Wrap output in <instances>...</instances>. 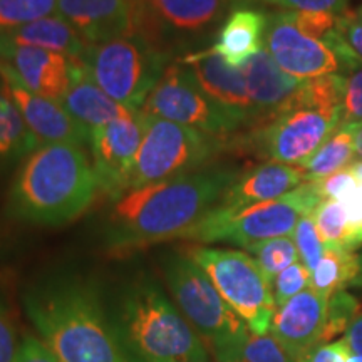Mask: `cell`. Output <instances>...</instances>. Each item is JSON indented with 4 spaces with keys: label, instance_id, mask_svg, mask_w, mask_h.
Segmentation results:
<instances>
[{
    "label": "cell",
    "instance_id": "obj_1",
    "mask_svg": "<svg viewBox=\"0 0 362 362\" xmlns=\"http://www.w3.org/2000/svg\"><path fill=\"white\" fill-rule=\"evenodd\" d=\"M238 175L226 166H205L123 194L106 216L104 243L112 252H129L185 238L221 200Z\"/></svg>",
    "mask_w": 362,
    "mask_h": 362
},
{
    "label": "cell",
    "instance_id": "obj_2",
    "mask_svg": "<svg viewBox=\"0 0 362 362\" xmlns=\"http://www.w3.org/2000/svg\"><path fill=\"white\" fill-rule=\"evenodd\" d=\"M24 307L40 342L61 362H129L89 277L49 275L24 293Z\"/></svg>",
    "mask_w": 362,
    "mask_h": 362
},
{
    "label": "cell",
    "instance_id": "obj_3",
    "mask_svg": "<svg viewBox=\"0 0 362 362\" xmlns=\"http://www.w3.org/2000/svg\"><path fill=\"white\" fill-rule=\"evenodd\" d=\"M96 193V173L84 148L39 144L13 176L7 214L33 225H64L83 215Z\"/></svg>",
    "mask_w": 362,
    "mask_h": 362
},
{
    "label": "cell",
    "instance_id": "obj_4",
    "mask_svg": "<svg viewBox=\"0 0 362 362\" xmlns=\"http://www.w3.org/2000/svg\"><path fill=\"white\" fill-rule=\"evenodd\" d=\"M110 315L129 362H210L200 336L146 275L126 285Z\"/></svg>",
    "mask_w": 362,
    "mask_h": 362
},
{
    "label": "cell",
    "instance_id": "obj_5",
    "mask_svg": "<svg viewBox=\"0 0 362 362\" xmlns=\"http://www.w3.org/2000/svg\"><path fill=\"white\" fill-rule=\"evenodd\" d=\"M161 272L178 310L210 347L216 362H228L250 336L247 324L187 253L163 257Z\"/></svg>",
    "mask_w": 362,
    "mask_h": 362
},
{
    "label": "cell",
    "instance_id": "obj_6",
    "mask_svg": "<svg viewBox=\"0 0 362 362\" xmlns=\"http://www.w3.org/2000/svg\"><path fill=\"white\" fill-rule=\"evenodd\" d=\"M322 198L309 180L275 200L243 208H225L216 203L185 238L202 243L225 242L248 248L265 240L292 235L298 220L314 214Z\"/></svg>",
    "mask_w": 362,
    "mask_h": 362
},
{
    "label": "cell",
    "instance_id": "obj_7",
    "mask_svg": "<svg viewBox=\"0 0 362 362\" xmlns=\"http://www.w3.org/2000/svg\"><path fill=\"white\" fill-rule=\"evenodd\" d=\"M171 52L141 34L88 44L79 61L107 96L141 112L144 103L170 66Z\"/></svg>",
    "mask_w": 362,
    "mask_h": 362
},
{
    "label": "cell",
    "instance_id": "obj_8",
    "mask_svg": "<svg viewBox=\"0 0 362 362\" xmlns=\"http://www.w3.org/2000/svg\"><path fill=\"white\" fill-rule=\"evenodd\" d=\"M141 116L144 134L128 193L205 168L223 148V141L216 136L156 116Z\"/></svg>",
    "mask_w": 362,
    "mask_h": 362
},
{
    "label": "cell",
    "instance_id": "obj_9",
    "mask_svg": "<svg viewBox=\"0 0 362 362\" xmlns=\"http://www.w3.org/2000/svg\"><path fill=\"white\" fill-rule=\"evenodd\" d=\"M187 255L208 275L225 302L255 336L270 332L277 304L253 257L228 248L192 247Z\"/></svg>",
    "mask_w": 362,
    "mask_h": 362
},
{
    "label": "cell",
    "instance_id": "obj_10",
    "mask_svg": "<svg viewBox=\"0 0 362 362\" xmlns=\"http://www.w3.org/2000/svg\"><path fill=\"white\" fill-rule=\"evenodd\" d=\"M141 115L189 126L210 136H226L248 124L242 116L211 101L181 62H173L144 103Z\"/></svg>",
    "mask_w": 362,
    "mask_h": 362
},
{
    "label": "cell",
    "instance_id": "obj_11",
    "mask_svg": "<svg viewBox=\"0 0 362 362\" xmlns=\"http://www.w3.org/2000/svg\"><path fill=\"white\" fill-rule=\"evenodd\" d=\"M342 119V106L288 107L269 117L257 129L253 143L270 161L300 166L327 141Z\"/></svg>",
    "mask_w": 362,
    "mask_h": 362
},
{
    "label": "cell",
    "instance_id": "obj_12",
    "mask_svg": "<svg viewBox=\"0 0 362 362\" xmlns=\"http://www.w3.org/2000/svg\"><path fill=\"white\" fill-rule=\"evenodd\" d=\"M226 7V0H139L138 34L171 52L210 33Z\"/></svg>",
    "mask_w": 362,
    "mask_h": 362
},
{
    "label": "cell",
    "instance_id": "obj_13",
    "mask_svg": "<svg viewBox=\"0 0 362 362\" xmlns=\"http://www.w3.org/2000/svg\"><path fill=\"white\" fill-rule=\"evenodd\" d=\"M144 121L141 112L111 121L90 131L89 148L96 173L98 193L119 200L129 189L136 156L141 146Z\"/></svg>",
    "mask_w": 362,
    "mask_h": 362
},
{
    "label": "cell",
    "instance_id": "obj_14",
    "mask_svg": "<svg viewBox=\"0 0 362 362\" xmlns=\"http://www.w3.org/2000/svg\"><path fill=\"white\" fill-rule=\"evenodd\" d=\"M264 45L280 69L298 81L342 74L336 54L322 40L300 33L288 11L270 13Z\"/></svg>",
    "mask_w": 362,
    "mask_h": 362
},
{
    "label": "cell",
    "instance_id": "obj_15",
    "mask_svg": "<svg viewBox=\"0 0 362 362\" xmlns=\"http://www.w3.org/2000/svg\"><path fill=\"white\" fill-rule=\"evenodd\" d=\"M0 79L39 143H64L79 148L89 146V131L79 124L57 101L27 89L17 78L12 66L6 61H0Z\"/></svg>",
    "mask_w": 362,
    "mask_h": 362
},
{
    "label": "cell",
    "instance_id": "obj_16",
    "mask_svg": "<svg viewBox=\"0 0 362 362\" xmlns=\"http://www.w3.org/2000/svg\"><path fill=\"white\" fill-rule=\"evenodd\" d=\"M56 13L86 44L138 34L139 0H57Z\"/></svg>",
    "mask_w": 362,
    "mask_h": 362
},
{
    "label": "cell",
    "instance_id": "obj_17",
    "mask_svg": "<svg viewBox=\"0 0 362 362\" xmlns=\"http://www.w3.org/2000/svg\"><path fill=\"white\" fill-rule=\"evenodd\" d=\"M180 62L188 67L193 79L211 101L242 116L247 123L259 119L242 67L230 66L211 47L188 54Z\"/></svg>",
    "mask_w": 362,
    "mask_h": 362
},
{
    "label": "cell",
    "instance_id": "obj_18",
    "mask_svg": "<svg viewBox=\"0 0 362 362\" xmlns=\"http://www.w3.org/2000/svg\"><path fill=\"white\" fill-rule=\"evenodd\" d=\"M327 305V298L307 288L275 310L270 334L296 362L322 341Z\"/></svg>",
    "mask_w": 362,
    "mask_h": 362
},
{
    "label": "cell",
    "instance_id": "obj_19",
    "mask_svg": "<svg viewBox=\"0 0 362 362\" xmlns=\"http://www.w3.org/2000/svg\"><path fill=\"white\" fill-rule=\"evenodd\" d=\"M64 110L83 124L86 129L94 131L99 126H104L119 117H128L139 112L129 111L128 107L121 106L115 99L107 96L104 90L90 78L79 59H71L69 69V86L59 101Z\"/></svg>",
    "mask_w": 362,
    "mask_h": 362
},
{
    "label": "cell",
    "instance_id": "obj_20",
    "mask_svg": "<svg viewBox=\"0 0 362 362\" xmlns=\"http://www.w3.org/2000/svg\"><path fill=\"white\" fill-rule=\"evenodd\" d=\"M309 181L300 166L267 161L264 165L240 173L223 193L220 206L243 208L253 203L275 200Z\"/></svg>",
    "mask_w": 362,
    "mask_h": 362
},
{
    "label": "cell",
    "instance_id": "obj_21",
    "mask_svg": "<svg viewBox=\"0 0 362 362\" xmlns=\"http://www.w3.org/2000/svg\"><path fill=\"white\" fill-rule=\"evenodd\" d=\"M17 78L35 94L61 101L69 86L71 59L45 49L13 45L7 61Z\"/></svg>",
    "mask_w": 362,
    "mask_h": 362
},
{
    "label": "cell",
    "instance_id": "obj_22",
    "mask_svg": "<svg viewBox=\"0 0 362 362\" xmlns=\"http://www.w3.org/2000/svg\"><path fill=\"white\" fill-rule=\"evenodd\" d=\"M242 71L247 81L248 94L259 112V119L264 116L272 117L277 115L285 104L296 96L304 83L280 69L265 45L248 59L242 66Z\"/></svg>",
    "mask_w": 362,
    "mask_h": 362
},
{
    "label": "cell",
    "instance_id": "obj_23",
    "mask_svg": "<svg viewBox=\"0 0 362 362\" xmlns=\"http://www.w3.org/2000/svg\"><path fill=\"white\" fill-rule=\"evenodd\" d=\"M269 16L252 7H237L226 17L211 49L230 66L242 67L264 47Z\"/></svg>",
    "mask_w": 362,
    "mask_h": 362
},
{
    "label": "cell",
    "instance_id": "obj_24",
    "mask_svg": "<svg viewBox=\"0 0 362 362\" xmlns=\"http://www.w3.org/2000/svg\"><path fill=\"white\" fill-rule=\"evenodd\" d=\"M6 35L13 45L45 49V51L62 54L69 59H81L88 45L76 33L74 27L57 13L7 30Z\"/></svg>",
    "mask_w": 362,
    "mask_h": 362
},
{
    "label": "cell",
    "instance_id": "obj_25",
    "mask_svg": "<svg viewBox=\"0 0 362 362\" xmlns=\"http://www.w3.org/2000/svg\"><path fill=\"white\" fill-rule=\"evenodd\" d=\"M39 144L6 86L0 83V175L24 161Z\"/></svg>",
    "mask_w": 362,
    "mask_h": 362
},
{
    "label": "cell",
    "instance_id": "obj_26",
    "mask_svg": "<svg viewBox=\"0 0 362 362\" xmlns=\"http://www.w3.org/2000/svg\"><path fill=\"white\" fill-rule=\"evenodd\" d=\"M354 133V123L342 121L327 141L300 165V168L307 173V178L320 180L347 168L356 155Z\"/></svg>",
    "mask_w": 362,
    "mask_h": 362
},
{
    "label": "cell",
    "instance_id": "obj_27",
    "mask_svg": "<svg viewBox=\"0 0 362 362\" xmlns=\"http://www.w3.org/2000/svg\"><path fill=\"white\" fill-rule=\"evenodd\" d=\"M359 255L337 247H325L324 257L312 272L310 288L329 298L349 285H354L359 275Z\"/></svg>",
    "mask_w": 362,
    "mask_h": 362
},
{
    "label": "cell",
    "instance_id": "obj_28",
    "mask_svg": "<svg viewBox=\"0 0 362 362\" xmlns=\"http://www.w3.org/2000/svg\"><path fill=\"white\" fill-rule=\"evenodd\" d=\"M314 221L325 247L354 252L362 245V225H352L339 200H324L315 208Z\"/></svg>",
    "mask_w": 362,
    "mask_h": 362
},
{
    "label": "cell",
    "instance_id": "obj_29",
    "mask_svg": "<svg viewBox=\"0 0 362 362\" xmlns=\"http://www.w3.org/2000/svg\"><path fill=\"white\" fill-rule=\"evenodd\" d=\"M248 252L252 253L257 265L260 267L262 274L272 284L279 274H282L285 269L297 264L298 262V250L293 238L288 237H277L259 242L255 245L248 247Z\"/></svg>",
    "mask_w": 362,
    "mask_h": 362
},
{
    "label": "cell",
    "instance_id": "obj_30",
    "mask_svg": "<svg viewBox=\"0 0 362 362\" xmlns=\"http://www.w3.org/2000/svg\"><path fill=\"white\" fill-rule=\"evenodd\" d=\"M57 12V0H0V33L17 29Z\"/></svg>",
    "mask_w": 362,
    "mask_h": 362
},
{
    "label": "cell",
    "instance_id": "obj_31",
    "mask_svg": "<svg viewBox=\"0 0 362 362\" xmlns=\"http://www.w3.org/2000/svg\"><path fill=\"white\" fill-rule=\"evenodd\" d=\"M361 304L359 300L346 291H339L329 298L327 305V319H325V327L322 332V341L320 344L330 341L339 334H346L351 327L354 319L359 315Z\"/></svg>",
    "mask_w": 362,
    "mask_h": 362
},
{
    "label": "cell",
    "instance_id": "obj_32",
    "mask_svg": "<svg viewBox=\"0 0 362 362\" xmlns=\"http://www.w3.org/2000/svg\"><path fill=\"white\" fill-rule=\"evenodd\" d=\"M228 362H296L272 334L255 336L250 332L243 346Z\"/></svg>",
    "mask_w": 362,
    "mask_h": 362
},
{
    "label": "cell",
    "instance_id": "obj_33",
    "mask_svg": "<svg viewBox=\"0 0 362 362\" xmlns=\"http://www.w3.org/2000/svg\"><path fill=\"white\" fill-rule=\"evenodd\" d=\"M293 242L298 250V259L310 272L319 265L320 259L324 257L325 245L320 238L319 232L312 215H304L293 230Z\"/></svg>",
    "mask_w": 362,
    "mask_h": 362
},
{
    "label": "cell",
    "instance_id": "obj_34",
    "mask_svg": "<svg viewBox=\"0 0 362 362\" xmlns=\"http://www.w3.org/2000/svg\"><path fill=\"white\" fill-rule=\"evenodd\" d=\"M310 280L312 272L302 262H297V264L285 269L272 282V292H274L275 304H277V307L284 305L292 297L310 288Z\"/></svg>",
    "mask_w": 362,
    "mask_h": 362
},
{
    "label": "cell",
    "instance_id": "obj_35",
    "mask_svg": "<svg viewBox=\"0 0 362 362\" xmlns=\"http://www.w3.org/2000/svg\"><path fill=\"white\" fill-rule=\"evenodd\" d=\"M288 16L300 33L309 37L322 40L329 30L336 29L337 16L332 12H315V11H288Z\"/></svg>",
    "mask_w": 362,
    "mask_h": 362
},
{
    "label": "cell",
    "instance_id": "obj_36",
    "mask_svg": "<svg viewBox=\"0 0 362 362\" xmlns=\"http://www.w3.org/2000/svg\"><path fill=\"white\" fill-rule=\"evenodd\" d=\"M344 119L347 123H362V66L346 76L342 99Z\"/></svg>",
    "mask_w": 362,
    "mask_h": 362
},
{
    "label": "cell",
    "instance_id": "obj_37",
    "mask_svg": "<svg viewBox=\"0 0 362 362\" xmlns=\"http://www.w3.org/2000/svg\"><path fill=\"white\" fill-rule=\"evenodd\" d=\"M319 193V197L324 200H339L341 202L349 189L356 187V178L352 176L349 168H344L337 173H332L325 178L310 180Z\"/></svg>",
    "mask_w": 362,
    "mask_h": 362
},
{
    "label": "cell",
    "instance_id": "obj_38",
    "mask_svg": "<svg viewBox=\"0 0 362 362\" xmlns=\"http://www.w3.org/2000/svg\"><path fill=\"white\" fill-rule=\"evenodd\" d=\"M264 2L288 8V11L332 12L336 16H341V13L346 12L349 0H264Z\"/></svg>",
    "mask_w": 362,
    "mask_h": 362
},
{
    "label": "cell",
    "instance_id": "obj_39",
    "mask_svg": "<svg viewBox=\"0 0 362 362\" xmlns=\"http://www.w3.org/2000/svg\"><path fill=\"white\" fill-rule=\"evenodd\" d=\"M336 29L347 40L351 49L362 61V22L357 19L354 12H344L337 16Z\"/></svg>",
    "mask_w": 362,
    "mask_h": 362
},
{
    "label": "cell",
    "instance_id": "obj_40",
    "mask_svg": "<svg viewBox=\"0 0 362 362\" xmlns=\"http://www.w3.org/2000/svg\"><path fill=\"white\" fill-rule=\"evenodd\" d=\"M13 362H61L47 347L40 342V339L25 337L21 346H17Z\"/></svg>",
    "mask_w": 362,
    "mask_h": 362
},
{
    "label": "cell",
    "instance_id": "obj_41",
    "mask_svg": "<svg viewBox=\"0 0 362 362\" xmlns=\"http://www.w3.org/2000/svg\"><path fill=\"white\" fill-rule=\"evenodd\" d=\"M346 351L347 342L342 337L336 342L319 344L297 362H346Z\"/></svg>",
    "mask_w": 362,
    "mask_h": 362
},
{
    "label": "cell",
    "instance_id": "obj_42",
    "mask_svg": "<svg viewBox=\"0 0 362 362\" xmlns=\"http://www.w3.org/2000/svg\"><path fill=\"white\" fill-rule=\"evenodd\" d=\"M17 346L11 320L0 304V362H13Z\"/></svg>",
    "mask_w": 362,
    "mask_h": 362
},
{
    "label": "cell",
    "instance_id": "obj_43",
    "mask_svg": "<svg viewBox=\"0 0 362 362\" xmlns=\"http://www.w3.org/2000/svg\"><path fill=\"white\" fill-rule=\"evenodd\" d=\"M342 206L346 208L347 218L352 225H362V183L356 185L349 189L341 200Z\"/></svg>",
    "mask_w": 362,
    "mask_h": 362
},
{
    "label": "cell",
    "instance_id": "obj_44",
    "mask_svg": "<svg viewBox=\"0 0 362 362\" xmlns=\"http://www.w3.org/2000/svg\"><path fill=\"white\" fill-rule=\"evenodd\" d=\"M344 341L347 342V346L351 347L356 354L362 357V312L356 317L354 322L351 324V327L344 334Z\"/></svg>",
    "mask_w": 362,
    "mask_h": 362
},
{
    "label": "cell",
    "instance_id": "obj_45",
    "mask_svg": "<svg viewBox=\"0 0 362 362\" xmlns=\"http://www.w3.org/2000/svg\"><path fill=\"white\" fill-rule=\"evenodd\" d=\"M12 47H13V44L8 40L6 33H0V61H7Z\"/></svg>",
    "mask_w": 362,
    "mask_h": 362
},
{
    "label": "cell",
    "instance_id": "obj_46",
    "mask_svg": "<svg viewBox=\"0 0 362 362\" xmlns=\"http://www.w3.org/2000/svg\"><path fill=\"white\" fill-rule=\"evenodd\" d=\"M354 141H356V153L362 158V123H354Z\"/></svg>",
    "mask_w": 362,
    "mask_h": 362
},
{
    "label": "cell",
    "instance_id": "obj_47",
    "mask_svg": "<svg viewBox=\"0 0 362 362\" xmlns=\"http://www.w3.org/2000/svg\"><path fill=\"white\" fill-rule=\"evenodd\" d=\"M347 168H349L352 176H354V178H356L357 181H361V183H362V160L352 161L351 165L347 166Z\"/></svg>",
    "mask_w": 362,
    "mask_h": 362
},
{
    "label": "cell",
    "instance_id": "obj_48",
    "mask_svg": "<svg viewBox=\"0 0 362 362\" xmlns=\"http://www.w3.org/2000/svg\"><path fill=\"white\" fill-rule=\"evenodd\" d=\"M228 4H233L237 7H248L253 2H264V0H226Z\"/></svg>",
    "mask_w": 362,
    "mask_h": 362
},
{
    "label": "cell",
    "instance_id": "obj_49",
    "mask_svg": "<svg viewBox=\"0 0 362 362\" xmlns=\"http://www.w3.org/2000/svg\"><path fill=\"white\" fill-rule=\"evenodd\" d=\"M359 264H361V270H359V275H357L356 282H354V287H361L362 288V255L359 257Z\"/></svg>",
    "mask_w": 362,
    "mask_h": 362
},
{
    "label": "cell",
    "instance_id": "obj_50",
    "mask_svg": "<svg viewBox=\"0 0 362 362\" xmlns=\"http://www.w3.org/2000/svg\"><path fill=\"white\" fill-rule=\"evenodd\" d=\"M354 13H356V17H357V19H359V21L362 22V6H359V8H357V11H356Z\"/></svg>",
    "mask_w": 362,
    "mask_h": 362
},
{
    "label": "cell",
    "instance_id": "obj_51",
    "mask_svg": "<svg viewBox=\"0 0 362 362\" xmlns=\"http://www.w3.org/2000/svg\"><path fill=\"white\" fill-rule=\"evenodd\" d=\"M180 362H185V361H180Z\"/></svg>",
    "mask_w": 362,
    "mask_h": 362
}]
</instances>
